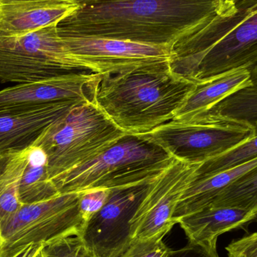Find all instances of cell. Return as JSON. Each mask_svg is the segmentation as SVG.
Masks as SVG:
<instances>
[{
	"mask_svg": "<svg viewBox=\"0 0 257 257\" xmlns=\"http://www.w3.org/2000/svg\"><path fill=\"white\" fill-rule=\"evenodd\" d=\"M220 0H94L57 24L64 36L172 47L220 13Z\"/></svg>",
	"mask_w": 257,
	"mask_h": 257,
	"instance_id": "cell-1",
	"label": "cell"
},
{
	"mask_svg": "<svg viewBox=\"0 0 257 257\" xmlns=\"http://www.w3.org/2000/svg\"><path fill=\"white\" fill-rule=\"evenodd\" d=\"M196 86L160 63L102 75L95 102L126 134H145L172 120Z\"/></svg>",
	"mask_w": 257,
	"mask_h": 257,
	"instance_id": "cell-2",
	"label": "cell"
},
{
	"mask_svg": "<svg viewBox=\"0 0 257 257\" xmlns=\"http://www.w3.org/2000/svg\"><path fill=\"white\" fill-rule=\"evenodd\" d=\"M175 159L141 135L126 134L100 155L53 181L60 193L148 184Z\"/></svg>",
	"mask_w": 257,
	"mask_h": 257,
	"instance_id": "cell-3",
	"label": "cell"
},
{
	"mask_svg": "<svg viewBox=\"0 0 257 257\" xmlns=\"http://www.w3.org/2000/svg\"><path fill=\"white\" fill-rule=\"evenodd\" d=\"M126 135L96 102H85L50 125L33 145L46 154L48 177L53 182L100 155Z\"/></svg>",
	"mask_w": 257,
	"mask_h": 257,
	"instance_id": "cell-4",
	"label": "cell"
},
{
	"mask_svg": "<svg viewBox=\"0 0 257 257\" xmlns=\"http://www.w3.org/2000/svg\"><path fill=\"white\" fill-rule=\"evenodd\" d=\"M253 126L213 113H203L187 121L170 120L141 134L176 160L203 163L244 143Z\"/></svg>",
	"mask_w": 257,
	"mask_h": 257,
	"instance_id": "cell-5",
	"label": "cell"
},
{
	"mask_svg": "<svg viewBox=\"0 0 257 257\" xmlns=\"http://www.w3.org/2000/svg\"><path fill=\"white\" fill-rule=\"evenodd\" d=\"M57 24L0 40V83L21 84L92 72L70 55Z\"/></svg>",
	"mask_w": 257,
	"mask_h": 257,
	"instance_id": "cell-6",
	"label": "cell"
},
{
	"mask_svg": "<svg viewBox=\"0 0 257 257\" xmlns=\"http://www.w3.org/2000/svg\"><path fill=\"white\" fill-rule=\"evenodd\" d=\"M78 202L79 193H66L24 204L0 229V257H13L30 244L45 246L64 237L79 235L85 221Z\"/></svg>",
	"mask_w": 257,
	"mask_h": 257,
	"instance_id": "cell-7",
	"label": "cell"
},
{
	"mask_svg": "<svg viewBox=\"0 0 257 257\" xmlns=\"http://www.w3.org/2000/svg\"><path fill=\"white\" fill-rule=\"evenodd\" d=\"M201 164L175 159L148 184L145 197L132 220L133 241L164 238L175 225L172 217L178 202Z\"/></svg>",
	"mask_w": 257,
	"mask_h": 257,
	"instance_id": "cell-8",
	"label": "cell"
},
{
	"mask_svg": "<svg viewBox=\"0 0 257 257\" xmlns=\"http://www.w3.org/2000/svg\"><path fill=\"white\" fill-rule=\"evenodd\" d=\"M148 184L111 190L102 209L86 222L78 236L95 256L118 257L127 250L133 242L132 220Z\"/></svg>",
	"mask_w": 257,
	"mask_h": 257,
	"instance_id": "cell-9",
	"label": "cell"
},
{
	"mask_svg": "<svg viewBox=\"0 0 257 257\" xmlns=\"http://www.w3.org/2000/svg\"><path fill=\"white\" fill-rule=\"evenodd\" d=\"M62 36L70 55L93 73H121L138 68L170 63L172 60L170 46L106 38Z\"/></svg>",
	"mask_w": 257,
	"mask_h": 257,
	"instance_id": "cell-10",
	"label": "cell"
},
{
	"mask_svg": "<svg viewBox=\"0 0 257 257\" xmlns=\"http://www.w3.org/2000/svg\"><path fill=\"white\" fill-rule=\"evenodd\" d=\"M102 75L81 72L17 84L0 90V115L60 101L95 102Z\"/></svg>",
	"mask_w": 257,
	"mask_h": 257,
	"instance_id": "cell-11",
	"label": "cell"
},
{
	"mask_svg": "<svg viewBox=\"0 0 257 257\" xmlns=\"http://www.w3.org/2000/svg\"><path fill=\"white\" fill-rule=\"evenodd\" d=\"M257 60V7L205 52L189 80L203 82Z\"/></svg>",
	"mask_w": 257,
	"mask_h": 257,
	"instance_id": "cell-12",
	"label": "cell"
},
{
	"mask_svg": "<svg viewBox=\"0 0 257 257\" xmlns=\"http://www.w3.org/2000/svg\"><path fill=\"white\" fill-rule=\"evenodd\" d=\"M82 103L60 101L0 115V160L33 146L50 125Z\"/></svg>",
	"mask_w": 257,
	"mask_h": 257,
	"instance_id": "cell-13",
	"label": "cell"
},
{
	"mask_svg": "<svg viewBox=\"0 0 257 257\" xmlns=\"http://www.w3.org/2000/svg\"><path fill=\"white\" fill-rule=\"evenodd\" d=\"M79 6L45 0H0V40L57 24Z\"/></svg>",
	"mask_w": 257,
	"mask_h": 257,
	"instance_id": "cell-14",
	"label": "cell"
},
{
	"mask_svg": "<svg viewBox=\"0 0 257 257\" xmlns=\"http://www.w3.org/2000/svg\"><path fill=\"white\" fill-rule=\"evenodd\" d=\"M257 219V211L232 207L209 206L178 220L189 241H217L220 235L247 226Z\"/></svg>",
	"mask_w": 257,
	"mask_h": 257,
	"instance_id": "cell-15",
	"label": "cell"
},
{
	"mask_svg": "<svg viewBox=\"0 0 257 257\" xmlns=\"http://www.w3.org/2000/svg\"><path fill=\"white\" fill-rule=\"evenodd\" d=\"M253 84L251 71L241 68L196 84L172 120L187 121L203 114L238 90Z\"/></svg>",
	"mask_w": 257,
	"mask_h": 257,
	"instance_id": "cell-16",
	"label": "cell"
},
{
	"mask_svg": "<svg viewBox=\"0 0 257 257\" xmlns=\"http://www.w3.org/2000/svg\"><path fill=\"white\" fill-rule=\"evenodd\" d=\"M257 166V158L227 170L211 175H197L181 196L172 221L210 206L217 196L232 182Z\"/></svg>",
	"mask_w": 257,
	"mask_h": 257,
	"instance_id": "cell-17",
	"label": "cell"
},
{
	"mask_svg": "<svg viewBox=\"0 0 257 257\" xmlns=\"http://www.w3.org/2000/svg\"><path fill=\"white\" fill-rule=\"evenodd\" d=\"M60 193L48 177V157L39 147L29 148L27 166L21 180L20 199L24 205L51 199Z\"/></svg>",
	"mask_w": 257,
	"mask_h": 257,
	"instance_id": "cell-18",
	"label": "cell"
},
{
	"mask_svg": "<svg viewBox=\"0 0 257 257\" xmlns=\"http://www.w3.org/2000/svg\"><path fill=\"white\" fill-rule=\"evenodd\" d=\"M29 148L4 157L0 171V229L24 204L20 199L21 180L27 166Z\"/></svg>",
	"mask_w": 257,
	"mask_h": 257,
	"instance_id": "cell-19",
	"label": "cell"
},
{
	"mask_svg": "<svg viewBox=\"0 0 257 257\" xmlns=\"http://www.w3.org/2000/svg\"><path fill=\"white\" fill-rule=\"evenodd\" d=\"M252 78L251 85L238 90L206 112L254 125L257 123V78L253 75Z\"/></svg>",
	"mask_w": 257,
	"mask_h": 257,
	"instance_id": "cell-20",
	"label": "cell"
},
{
	"mask_svg": "<svg viewBox=\"0 0 257 257\" xmlns=\"http://www.w3.org/2000/svg\"><path fill=\"white\" fill-rule=\"evenodd\" d=\"M210 206L257 211V166L226 187Z\"/></svg>",
	"mask_w": 257,
	"mask_h": 257,
	"instance_id": "cell-21",
	"label": "cell"
},
{
	"mask_svg": "<svg viewBox=\"0 0 257 257\" xmlns=\"http://www.w3.org/2000/svg\"><path fill=\"white\" fill-rule=\"evenodd\" d=\"M253 126L254 132L248 140L222 155L202 163L196 171V175L217 173L257 158V123Z\"/></svg>",
	"mask_w": 257,
	"mask_h": 257,
	"instance_id": "cell-22",
	"label": "cell"
},
{
	"mask_svg": "<svg viewBox=\"0 0 257 257\" xmlns=\"http://www.w3.org/2000/svg\"><path fill=\"white\" fill-rule=\"evenodd\" d=\"M40 255L42 257H96L78 235L64 237L47 244Z\"/></svg>",
	"mask_w": 257,
	"mask_h": 257,
	"instance_id": "cell-23",
	"label": "cell"
},
{
	"mask_svg": "<svg viewBox=\"0 0 257 257\" xmlns=\"http://www.w3.org/2000/svg\"><path fill=\"white\" fill-rule=\"evenodd\" d=\"M79 193L80 212L84 221H87L102 209L109 197L111 190L105 188H91Z\"/></svg>",
	"mask_w": 257,
	"mask_h": 257,
	"instance_id": "cell-24",
	"label": "cell"
},
{
	"mask_svg": "<svg viewBox=\"0 0 257 257\" xmlns=\"http://www.w3.org/2000/svg\"><path fill=\"white\" fill-rule=\"evenodd\" d=\"M163 237L133 241L118 257H169L171 250L163 242Z\"/></svg>",
	"mask_w": 257,
	"mask_h": 257,
	"instance_id": "cell-25",
	"label": "cell"
},
{
	"mask_svg": "<svg viewBox=\"0 0 257 257\" xmlns=\"http://www.w3.org/2000/svg\"><path fill=\"white\" fill-rule=\"evenodd\" d=\"M169 257H219L217 241L207 243L189 241L182 248L171 250Z\"/></svg>",
	"mask_w": 257,
	"mask_h": 257,
	"instance_id": "cell-26",
	"label": "cell"
},
{
	"mask_svg": "<svg viewBox=\"0 0 257 257\" xmlns=\"http://www.w3.org/2000/svg\"><path fill=\"white\" fill-rule=\"evenodd\" d=\"M226 250L228 257H257V232L234 240Z\"/></svg>",
	"mask_w": 257,
	"mask_h": 257,
	"instance_id": "cell-27",
	"label": "cell"
},
{
	"mask_svg": "<svg viewBox=\"0 0 257 257\" xmlns=\"http://www.w3.org/2000/svg\"><path fill=\"white\" fill-rule=\"evenodd\" d=\"M220 11L223 13L235 14L257 7V0H220Z\"/></svg>",
	"mask_w": 257,
	"mask_h": 257,
	"instance_id": "cell-28",
	"label": "cell"
},
{
	"mask_svg": "<svg viewBox=\"0 0 257 257\" xmlns=\"http://www.w3.org/2000/svg\"><path fill=\"white\" fill-rule=\"evenodd\" d=\"M45 245L39 244H32L27 246L18 252L13 257H39Z\"/></svg>",
	"mask_w": 257,
	"mask_h": 257,
	"instance_id": "cell-29",
	"label": "cell"
},
{
	"mask_svg": "<svg viewBox=\"0 0 257 257\" xmlns=\"http://www.w3.org/2000/svg\"><path fill=\"white\" fill-rule=\"evenodd\" d=\"M45 1L63 2V3H71V4L81 6L83 5L90 3V2L94 1V0H45Z\"/></svg>",
	"mask_w": 257,
	"mask_h": 257,
	"instance_id": "cell-30",
	"label": "cell"
},
{
	"mask_svg": "<svg viewBox=\"0 0 257 257\" xmlns=\"http://www.w3.org/2000/svg\"><path fill=\"white\" fill-rule=\"evenodd\" d=\"M248 68L250 69V71H251V73L252 75H253V76L257 78V60L253 65H252V66H250V67Z\"/></svg>",
	"mask_w": 257,
	"mask_h": 257,
	"instance_id": "cell-31",
	"label": "cell"
},
{
	"mask_svg": "<svg viewBox=\"0 0 257 257\" xmlns=\"http://www.w3.org/2000/svg\"><path fill=\"white\" fill-rule=\"evenodd\" d=\"M0 241H1V235H0Z\"/></svg>",
	"mask_w": 257,
	"mask_h": 257,
	"instance_id": "cell-32",
	"label": "cell"
},
{
	"mask_svg": "<svg viewBox=\"0 0 257 257\" xmlns=\"http://www.w3.org/2000/svg\"><path fill=\"white\" fill-rule=\"evenodd\" d=\"M39 257H42L41 255H39Z\"/></svg>",
	"mask_w": 257,
	"mask_h": 257,
	"instance_id": "cell-33",
	"label": "cell"
}]
</instances>
